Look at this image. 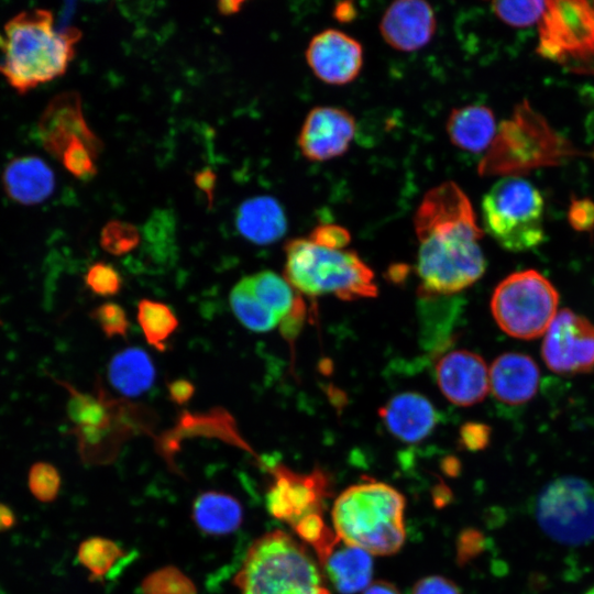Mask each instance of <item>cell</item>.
Returning a JSON list of instances; mask_svg holds the SVG:
<instances>
[{"instance_id": "cell-2", "label": "cell", "mask_w": 594, "mask_h": 594, "mask_svg": "<svg viewBox=\"0 0 594 594\" xmlns=\"http://www.w3.org/2000/svg\"><path fill=\"white\" fill-rule=\"evenodd\" d=\"M3 30L0 74L20 95L64 75L81 37L73 26L56 30L52 11L45 9L21 11Z\"/></svg>"}, {"instance_id": "cell-45", "label": "cell", "mask_w": 594, "mask_h": 594, "mask_svg": "<svg viewBox=\"0 0 594 594\" xmlns=\"http://www.w3.org/2000/svg\"><path fill=\"white\" fill-rule=\"evenodd\" d=\"M216 180L217 176L209 167L202 168L195 175V184L207 195L209 205H211L213 201Z\"/></svg>"}, {"instance_id": "cell-8", "label": "cell", "mask_w": 594, "mask_h": 594, "mask_svg": "<svg viewBox=\"0 0 594 594\" xmlns=\"http://www.w3.org/2000/svg\"><path fill=\"white\" fill-rule=\"evenodd\" d=\"M537 51L568 70L594 75V2L547 1Z\"/></svg>"}, {"instance_id": "cell-14", "label": "cell", "mask_w": 594, "mask_h": 594, "mask_svg": "<svg viewBox=\"0 0 594 594\" xmlns=\"http://www.w3.org/2000/svg\"><path fill=\"white\" fill-rule=\"evenodd\" d=\"M305 57L318 79L341 86L350 84L361 73L363 47L346 33L327 29L310 40Z\"/></svg>"}, {"instance_id": "cell-46", "label": "cell", "mask_w": 594, "mask_h": 594, "mask_svg": "<svg viewBox=\"0 0 594 594\" xmlns=\"http://www.w3.org/2000/svg\"><path fill=\"white\" fill-rule=\"evenodd\" d=\"M363 594H400L398 588L383 580L375 581L371 583L365 590Z\"/></svg>"}, {"instance_id": "cell-4", "label": "cell", "mask_w": 594, "mask_h": 594, "mask_svg": "<svg viewBox=\"0 0 594 594\" xmlns=\"http://www.w3.org/2000/svg\"><path fill=\"white\" fill-rule=\"evenodd\" d=\"M234 583L241 594H330L308 550L283 530L254 540Z\"/></svg>"}, {"instance_id": "cell-26", "label": "cell", "mask_w": 594, "mask_h": 594, "mask_svg": "<svg viewBox=\"0 0 594 594\" xmlns=\"http://www.w3.org/2000/svg\"><path fill=\"white\" fill-rule=\"evenodd\" d=\"M230 305L239 321L254 332H267L279 323L278 317L252 293L246 277L232 288Z\"/></svg>"}, {"instance_id": "cell-23", "label": "cell", "mask_w": 594, "mask_h": 594, "mask_svg": "<svg viewBox=\"0 0 594 594\" xmlns=\"http://www.w3.org/2000/svg\"><path fill=\"white\" fill-rule=\"evenodd\" d=\"M334 587L342 594L365 590L372 580L370 553L340 540L321 563Z\"/></svg>"}, {"instance_id": "cell-20", "label": "cell", "mask_w": 594, "mask_h": 594, "mask_svg": "<svg viewBox=\"0 0 594 594\" xmlns=\"http://www.w3.org/2000/svg\"><path fill=\"white\" fill-rule=\"evenodd\" d=\"M1 180L7 196L23 206L42 204L55 189L54 172L36 155L12 158L6 165Z\"/></svg>"}, {"instance_id": "cell-12", "label": "cell", "mask_w": 594, "mask_h": 594, "mask_svg": "<svg viewBox=\"0 0 594 594\" xmlns=\"http://www.w3.org/2000/svg\"><path fill=\"white\" fill-rule=\"evenodd\" d=\"M356 133L354 117L343 108H312L299 131L297 144L311 162H326L343 155Z\"/></svg>"}, {"instance_id": "cell-35", "label": "cell", "mask_w": 594, "mask_h": 594, "mask_svg": "<svg viewBox=\"0 0 594 594\" xmlns=\"http://www.w3.org/2000/svg\"><path fill=\"white\" fill-rule=\"evenodd\" d=\"M28 484L32 495L40 502H52L61 488L57 469L47 462H36L29 471Z\"/></svg>"}, {"instance_id": "cell-49", "label": "cell", "mask_w": 594, "mask_h": 594, "mask_svg": "<svg viewBox=\"0 0 594 594\" xmlns=\"http://www.w3.org/2000/svg\"><path fill=\"white\" fill-rule=\"evenodd\" d=\"M243 4L244 1H221L218 3V11L222 15H230L238 12Z\"/></svg>"}, {"instance_id": "cell-22", "label": "cell", "mask_w": 594, "mask_h": 594, "mask_svg": "<svg viewBox=\"0 0 594 594\" xmlns=\"http://www.w3.org/2000/svg\"><path fill=\"white\" fill-rule=\"evenodd\" d=\"M446 131L455 147L480 153L493 142L496 134V121L488 107L468 105L451 110Z\"/></svg>"}, {"instance_id": "cell-38", "label": "cell", "mask_w": 594, "mask_h": 594, "mask_svg": "<svg viewBox=\"0 0 594 594\" xmlns=\"http://www.w3.org/2000/svg\"><path fill=\"white\" fill-rule=\"evenodd\" d=\"M485 538L477 529H464L457 541V561L463 565L476 558L484 549Z\"/></svg>"}, {"instance_id": "cell-31", "label": "cell", "mask_w": 594, "mask_h": 594, "mask_svg": "<svg viewBox=\"0 0 594 594\" xmlns=\"http://www.w3.org/2000/svg\"><path fill=\"white\" fill-rule=\"evenodd\" d=\"M547 1H495L491 3L494 14L509 26L525 28L541 20Z\"/></svg>"}, {"instance_id": "cell-30", "label": "cell", "mask_w": 594, "mask_h": 594, "mask_svg": "<svg viewBox=\"0 0 594 594\" xmlns=\"http://www.w3.org/2000/svg\"><path fill=\"white\" fill-rule=\"evenodd\" d=\"M296 534L314 548L320 564L341 540L324 522L321 513H312L294 525Z\"/></svg>"}, {"instance_id": "cell-21", "label": "cell", "mask_w": 594, "mask_h": 594, "mask_svg": "<svg viewBox=\"0 0 594 594\" xmlns=\"http://www.w3.org/2000/svg\"><path fill=\"white\" fill-rule=\"evenodd\" d=\"M235 226L243 238L267 245L279 240L287 230L280 204L271 196H255L243 201L235 215Z\"/></svg>"}, {"instance_id": "cell-7", "label": "cell", "mask_w": 594, "mask_h": 594, "mask_svg": "<svg viewBox=\"0 0 594 594\" xmlns=\"http://www.w3.org/2000/svg\"><path fill=\"white\" fill-rule=\"evenodd\" d=\"M559 295L554 286L535 270L513 273L495 288L491 310L498 327L518 339L544 334L557 316Z\"/></svg>"}, {"instance_id": "cell-28", "label": "cell", "mask_w": 594, "mask_h": 594, "mask_svg": "<svg viewBox=\"0 0 594 594\" xmlns=\"http://www.w3.org/2000/svg\"><path fill=\"white\" fill-rule=\"evenodd\" d=\"M138 321L147 343L158 351L178 328V319L164 302L144 298L138 304Z\"/></svg>"}, {"instance_id": "cell-43", "label": "cell", "mask_w": 594, "mask_h": 594, "mask_svg": "<svg viewBox=\"0 0 594 594\" xmlns=\"http://www.w3.org/2000/svg\"><path fill=\"white\" fill-rule=\"evenodd\" d=\"M305 317L306 306L300 295H298L293 309L279 321L280 333L288 342L292 343L299 333Z\"/></svg>"}, {"instance_id": "cell-37", "label": "cell", "mask_w": 594, "mask_h": 594, "mask_svg": "<svg viewBox=\"0 0 594 594\" xmlns=\"http://www.w3.org/2000/svg\"><path fill=\"white\" fill-rule=\"evenodd\" d=\"M107 338L125 337L130 327L124 309L116 302H103L90 312Z\"/></svg>"}, {"instance_id": "cell-41", "label": "cell", "mask_w": 594, "mask_h": 594, "mask_svg": "<svg viewBox=\"0 0 594 594\" xmlns=\"http://www.w3.org/2000/svg\"><path fill=\"white\" fill-rule=\"evenodd\" d=\"M490 427L479 422L465 424L460 431L462 446L471 451L485 449L490 442Z\"/></svg>"}, {"instance_id": "cell-47", "label": "cell", "mask_w": 594, "mask_h": 594, "mask_svg": "<svg viewBox=\"0 0 594 594\" xmlns=\"http://www.w3.org/2000/svg\"><path fill=\"white\" fill-rule=\"evenodd\" d=\"M333 15L340 22H350L355 18L356 10L351 2H342L336 6Z\"/></svg>"}, {"instance_id": "cell-39", "label": "cell", "mask_w": 594, "mask_h": 594, "mask_svg": "<svg viewBox=\"0 0 594 594\" xmlns=\"http://www.w3.org/2000/svg\"><path fill=\"white\" fill-rule=\"evenodd\" d=\"M309 239L327 248L344 249L350 243L351 237L349 231L343 227L320 224L312 230Z\"/></svg>"}, {"instance_id": "cell-24", "label": "cell", "mask_w": 594, "mask_h": 594, "mask_svg": "<svg viewBox=\"0 0 594 594\" xmlns=\"http://www.w3.org/2000/svg\"><path fill=\"white\" fill-rule=\"evenodd\" d=\"M191 518L205 534L223 536L241 526L243 509L240 502L227 493L205 492L195 499Z\"/></svg>"}, {"instance_id": "cell-13", "label": "cell", "mask_w": 594, "mask_h": 594, "mask_svg": "<svg viewBox=\"0 0 594 594\" xmlns=\"http://www.w3.org/2000/svg\"><path fill=\"white\" fill-rule=\"evenodd\" d=\"M37 129L43 147L57 160L76 139L86 142L98 155L102 148L101 141L84 118L80 95L74 90L51 99L40 117Z\"/></svg>"}, {"instance_id": "cell-33", "label": "cell", "mask_w": 594, "mask_h": 594, "mask_svg": "<svg viewBox=\"0 0 594 594\" xmlns=\"http://www.w3.org/2000/svg\"><path fill=\"white\" fill-rule=\"evenodd\" d=\"M141 241L135 226L122 220H110L101 229L100 245L112 255H125L132 252Z\"/></svg>"}, {"instance_id": "cell-52", "label": "cell", "mask_w": 594, "mask_h": 594, "mask_svg": "<svg viewBox=\"0 0 594 594\" xmlns=\"http://www.w3.org/2000/svg\"><path fill=\"white\" fill-rule=\"evenodd\" d=\"M585 594H594V586L590 588Z\"/></svg>"}, {"instance_id": "cell-50", "label": "cell", "mask_w": 594, "mask_h": 594, "mask_svg": "<svg viewBox=\"0 0 594 594\" xmlns=\"http://www.w3.org/2000/svg\"><path fill=\"white\" fill-rule=\"evenodd\" d=\"M448 496H450V491H448L444 486L437 487L435 493L436 505H438L439 503H441V505H444L446 502H448Z\"/></svg>"}, {"instance_id": "cell-27", "label": "cell", "mask_w": 594, "mask_h": 594, "mask_svg": "<svg viewBox=\"0 0 594 594\" xmlns=\"http://www.w3.org/2000/svg\"><path fill=\"white\" fill-rule=\"evenodd\" d=\"M246 280L255 297L272 310L279 321L293 309L299 295L293 292L285 278L272 271L246 276Z\"/></svg>"}, {"instance_id": "cell-10", "label": "cell", "mask_w": 594, "mask_h": 594, "mask_svg": "<svg viewBox=\"0 0 594 594\" xmlns=\"http://www.w3.org/2000/svg\"><path fill=\"white\" fill-rule=\"evenodd\" d=\"M547 366L560 374L594 369V324L570 309L560 310L548 328L542 348Z\"/></svg>"}, {"instance_id": "cell-11", "label": "cell", "mask_w": 594, "mask_h": 594, "mask_svg": "<svg viewBox=\"0 0 594 594\" xmlns=\"http://www.w3.org/2000/svg\"><path fill=\"white\" fill-rule=\"evenodd\" d=\"M274 482L266 495L270 514L294 526L312 513H321L323 501L329 496V476L319 469L309 474H298L284 465L272 470Z\"/></svg>"}, {"instance_id": "cell-29", "label": "cell", "mask_w": 594, "mask_h": 594, "mask_svg": "<svg viewBox=\"0 0 594 594\" xmlns=\"http://www.w3.org/2000/svg\"><path fill=\"white\" fill-rule=\"evenodd\" d=\"M123 556L124 552L116 542L102 537L86 539L78 548V560L90 572L92 580L108 575Z\"/></svg>"}, {"instance_id": "cell-6", "label": "cell", "mask_w": 594, "mask_h": 594, "mask_svg": "<svg viewBox=\"0 0 594 594\" xmlns=\"http://www.w3.org/2000/svg\"><path fill=\"white\" fill-rule=\"evenodd\" d=\"M543 206L542 195L530 182L504 177L483 197L484 228L502 248L528 251L544 239Z\"/></svg>"}, {"instance_id": "cell-9", "label": "cell", "mask_w": 594, "mask_h": 594, "mask_svg": "<svg viewBox=\"0 0 594 594\" xmlns=\"http://www.w3.org/2000/svg\"><path fill=\"white\" fill-rule=\"evenodd\" d=\"M535 515L553 540L569 546L590 542L594 538V486L581 477H559L537 497Z\"/></svg>"}, {"instance_id": "cell-5", "label": "cell", "mask_w": 594, "mask_h": 594, "mask_svg": "<svg viewBox=\"0 0 594 594\" xmlns=\"http://www.w3.org/2000/svg\"><path fill=\"white\" fill-rule=\"evenodd\" d=\"M285 253V279L305 295L332 294L343 300L377 295L373 271L354 251L298 238L286 243Z\"/></svg>"}, {"instance_id": "cell-15", "label": "cell", "mask_w": 594, "mask_h": 594, "mask_svg": "<svg viewBox=\"0 0 594 594\" xmlns=\"http://www.w3.org/2000/svg\"><path fill=\"white\" fill-rule=\"evenodd\" d=\"M437 384L454 405L472 406L490 389V372L484 360L468 350L444 354L436 365Z\"/></svg>"}, {"instance_id": "cell-40", "label": "cell", "mask_w": 594, "mask_h": 594, "mask_svg": "<svg viewBox=\"0 0 594 594\" xmlns=\"http://www.w3.org/2000/svg\"><path fill=\"white\" fill-rule=\"evenodd\" d=\"M568 219L578 231H592L594 229V201L587 198L575 199L571 202Z\"/></svg>"}, {"instance_id": "cell-44", "label": "cell", "mask_w": 594, "mask_h": 594, "mask_svg": "<svg viewBox=\"0 0 594 594\" xmlns=\"http://www.w3.org/2000/svg\"><path fill=\"white\" fill-rule=\"evenodd\" d=\"M168 395L177 405H184L191 399L195 394V385L185 378H178L167 384Z\"/></svg>"}, {"instance_id": "cell-16", "label": "cell", "mask_w": 594, "mask_h": 594, "mask_svg": "<svg viewBox=\"0 0 594 594\" xmlns=\"http://www.w3.org/2000/svg\"><path fill=\"white\" fill-rule=\"evenodd\" d=\"M437 19L432 7L422 0H397L385 10L380 32L384 41L399 52H415L433 37Z\"/></svg>"}, {"instance_id": "cell-17", "label": "cell", "mask_w": 594, "mask_h": 594, "mask_svg": "<svg viewBox=\"0 0 594 594\" xmlns=\"http://www.w3.org/2000/svg\"><path fill=\"white\" fill-rule=\"evenodd\" d=\"M378 413L392 435L408 443L427 438L438 422V413L432 404L413 392L392 397Z\"/></svg>"}, {"instance_id": "cell-18", "label": "cell", "mask_w": 594, "mask_h": 594, "mask_svg": "<svg viewBox=\"0 0 594 594\" xmlns=\"http://www.w3.org/2000/svg\"><path fill=\"white\" fill-rule=\"evenodd\" d=\"M540 372L528 355L509 352L499 355L490 370V388L499 402L521 405L537 393Z\"/></svg>"}, {"instance_id": "cell-48", "label": "cell", "mask_w": 594, "mask_h": 594, "mask_svg": "<svg viewBox=\"0 0 594 594\" xmlns=\"http://www.w3.org/2000/svg\"><path fill=\"white\" fill-rule=\"evenodd\" d=\"M15 524L14 512L8 505L0 503V532L10 530Z\"/></svg>"}, {"instance_id": "cell-25", "label": "cell", "mask_w": 594, "mask_h": 594, "mask_svg": "<svg viewBox=\"0 0 594 594\" xmlns=\"http://www.w3.org/2000/svg\"><path fill=\"white\" fill-rule=\"evenodd\" d=\"M109 380L122 395L134 397L151 388L155 380V369L144 350L127 348L111 359Z\"/></svg>"}, {"instance_id": "cell-19", "label": "cell", "mask_w": 594, "mask_h": 594, "mask_svg": "<svg viewBox=\"0 0 594 594\" xmlns=\"http://www.w3.org/2000/svg\"><path fill=\"white\" fill-rule=\"evenodd\" d=\"M69 394L66 411L75 425L74 433L86 455L101 443L111 426L113 405L101 392L98 396L85 394L67 382L56 381Z\"/></svg>"}, {"instance_id": "cell-34", "label": "cell", "mask_w": 594, "mask_h": 594, "mask_svg": "<svg viewBox=\"0 0 594 594\" xmlns=\"http://www.w3.org/2000/svg\"><path fill=\"white\" fill-rule=\"evenodd\" d=\"M98 156L86 142L76 139L67 145L59 161L73 176L89 179L97 174Z\"/></svg>"}, {"instance_id": "cell-32", "label": "cell", "mask_w": 594, "mask_h": 594, "mask_svg": "<svg viewBox=\"0 0 594 594\" xmlns=\"http://www.w3.org/2000/svg\"><path fill=\"white\" fill-rule=\"evenodd\" d=\"M143 594H196L193 581L175 566L148 574L142 582Z\"/></svg>"}, {"instance_id": "cell-1", "label": "cell", "mask_w": 594, "mask_h": 594, "mask_svg": "<svg viewBox=\"0 0 594 594\" xmlns=\"http://www.w3.org/2000/svg\"><path fill=\"white\" fill-rule=\"evenodd\" d=\"M419 241L420 296H447L474 284L485 272L483 237L472 204L454 182L431 188L414 217Z\"/></svg>"}, {"instance_id": "cell-36", "label": "cell", "mask_w": 594, "mask_h": 594, "mask_svg": "<svg viewBox=\"0 0 594 594\" xmlns=\"http://www.w3.org/2000/svg\"><path fill=\"white\" fill-rule=\"evenodd\" d=\"M85 279L90 290L102 297L114 296L122 287L120 273L106 262L92 264L87 271Z\"/></svg>"}, {"instance_id": "cell-3", "label": "cell", "mask_w": 594, "mask_h": 594, "mask_svg": "<svg viewBox=\"0 0 594 594\" xmlns=\"http://www.w3.org/2000/svg\"><path fill=\"white\" fill-rule=\"evenodd\" d=\"M405 498L393 486L365 479L345 488L332 507L338 537L370 554L389 556L399 551L406 538Z\"/></svg>"}, {"instance_id": "cell-51", "label": "cell", "mask_w": 594, "mask_h": 594, "mask_svg": "<svg viewBox=\"0 0 594 594\" xmlns=\"http://www.w3.org/2000/svg\"><path fill=\"white\" fill-rule=\"evenodd\" d=\"M459 470H460V464L457 460L451 459L444 462V471L449 475H457L459 473Z\"/></svg>"}, {"instance_id": "cell-42", "label": "cell", "mask_w": 594, "mask_h": 594, "mask_svg": "<svg viewBox=\"0 0 594 594\" xmlns=\"http://www.w3.org/2000/svg\"><path fill=\"white\" fill-rule=\"evenodd\" d=\"M411 594H461V592L451 580L441 575H429L414 585Z\"/></svg>"}]
</instances>
